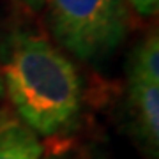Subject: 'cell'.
<instances>
[{"instance_id":"1","label":"cell","mask_w":159,"mask_h":159,"mask_svg":"<svg viewBox=\"0 0 159 159\" xmlns=\"http://www.w3.org/2000/svg\"><path fill=\"white\" fill-rule=\"evenodd\" d=\"M0 76L18 117L37 136H62L78 125L81 78L43 35L18 30L2 44Z\"/></svg>"},{"instance_id":"2","label":"cell","mask_w":159,"mask_h":159,"mask_svg":"<svg viewBox=\"0 0 159 159\" xmlns=\"http://www.w3.org/2000/svg\"><path fill=\"white\" fill-rule=\"evenodd\" d=\"M51 35L81 62L111 57L129 34L125 0H43Z\"/></svg>"},{"instance_id":"3","label":"cell","mask_w":159,"mask_h":159,"mask_svg":"<svg viewBox=\"0 0 159 159\" xmlns=\"http://www.w3.org/2000/svg\"><path fill=\"white\" fill-rule=\"evenodd\" d=\"M127 111L134 134L150 156L159 152V81L127 74Z\"/></svg>"},{"instance_id":"4","label":"cell","mask_w":159,"mask_h":159,"mask_svg":"<svg viewBox=\"0 0 159 159\" xmlns=\"http://www.w3.org/2000/svg\"><path fill=\"white\" fill-rule=\"evenodd\" d=\"M39 136L20 119L0 113V159H41Z\"/></svg>"},{"instance_id":"5","label":"cell","mask_w":159,"mask_h":159,"mask_svg":"<svg viewBox=\"0 0 159 159\" xmlns=\"http://www.w3.org/2000/svg\"><path fill=\"white\" fill-rule=\"evenodd\" d=\"M127 74L159 81V39L157 32H150L133 50L127 64Z\"/></svg>"},{"instance_id":"6","label":"cell","mask_w":159,"mask_h":159,"mask_svg":"<svg viewBox=\"0 0 159 159\" xmlns=\"http://www.w3.org/2000/svg\"><path fill=\"white\" fill-rule=\"evenodd\" d=\"M41 159H90V154L83 147H76L71 143H60L55 147H50Z\"/></svg>"},{"instance_id":"7","label":"cell","mask_w":159,"mask_h":159,"mask_svg":"<svg viewBox=\"0 0 159 159\" xmlns=\"http://www.w3.org/2000/svg\"><path fill=\"white\" fill-rule=\"evenodd\" d=\"M127 6H131L134 9V12H138L143 18H152L157 14L159 0H125Z\"/></svg>"},{"instance_id":"8","label":"cell","mask_w":159,"mask_h":159,"mask_svg":"<svg viewBox=\"0 0 159 159\" xmlns=\"http://www.w3.org/2000/svg\"><path fill=\"white\" fill-rule=\"evenodd\" d=\"M21 6H25L27 9H30V11H34V12H37V11H41L43 9V0H18Z\"/></svg>"},{"instance_id":"9","label":"cell","mask_w":159,"mask_h":159,"mask_svg":"<svg viewBox=\"0 0 159 159\" xmlns=\"http://www.w3.org/2000/svg\"><path fill=\"white\" fill-rule=\"evenodd\" d=\"M4 94V85H2V76H0V96Z\"/></svg>"},{"instance_id":"10","label":"cell","mask_w":159,"mask_h":159,"mask_svg":"<svg viewBox=\"0 0 159 159\" xmlns=\"http://www.w3.org/2000/svg\"><path fill=\"white\" fill-rule=\"evenodd\" d=\"M90 159H106V157H104V156H97V157H96V156H92Z\"/></svg>"}]
</instances>
